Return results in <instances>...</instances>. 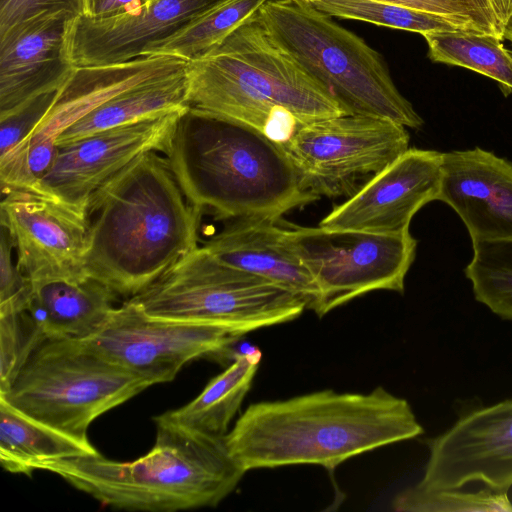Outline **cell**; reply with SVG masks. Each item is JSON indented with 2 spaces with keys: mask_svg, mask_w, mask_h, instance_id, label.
<instances>
[{
  "mask_svg": "<svg viewBox=\"0 0 512 512\" xmlns=\"http://www.w3.org/2000/svg\"><path fill=\"white\" fill-rule=\"evenodd\" d=\"M149 386L84 339L45 337L0 398L26 416L91 444L90 424Z\"/></svg>",
  "mask_w": 512,
  "mask_h": 512,
  "instance_id": "7",
  "label": "cell"
},
{
  "mask_svg": "<svg viewBox=\"0 0 512 512\" xmlns=\"http://www.w3.org/2000/svg\"><path fill=\"white\" fill-rule=\"evenodd\" d=\"M428 460L415 485L461 489L469 483L508 492L512 486V398L466 411L427 441Z\"/></svg>",
  "mask_w": 512,
  "mask_h": 512,
  "instance_id": "13",
  "label": "cell"
},
{
  "mask_svg": "<svg viewBox=\"0 0 512 512\" xmlns=\"http://www.w3.org/2000/svg\"><path fill=\"white\" fill-rule=\"evenodd\" d=\"M29 281L28 311L46 337L91 336L105 323L118 296L88 276Z\"/></svg>",
  "mask_w": 512,
  "mask_h": 512,
  "instance_id": "21",
  "label": "cell"
},
{
  "mask_svg": "<svg viewBox=\"0 0 512 512\" xmlns=\"http://www.w3.org/2000/svg\"><path fill=\"white\" fill-rule=\"evenodd\" d=\"M62 10L79 15L78 0H0V35L25 20Z\"/></svg>",
  "mask_w": 512,
  "mask_h": 512,
  "instance_id": "34",
  "label": "cell"
},
{
  "mask_svg": "<svg viewBox=\"0 0 512 512\" xmlns=\"http://www.w3.org/2000/svg\"><path fill=\"white\" fill-rule=\"evenodd\" d=\"M261 357L262 353L256 347L237 354L234 361L210 380L196 398L161 415L187 429L224 438L251 388Z\"/></svg>",
  "mask_w": 512,
  "mask_h": 512,
  "instance_id": "22",
  "label": "cell"
},
{
  "mask_svg": "<svg viewBox=\"0 0 512 512\" xmlns=\"http://www.w3.org/2000/svg\"><path fill=\"white\" fill-rule=\"evenodd\" d=\"M202 247L219 262L289 289L312 310L319 298L309 270L293 250L287 228L266 218H237L206 240Z\"/></svg>",
  "mask_w": 512,
  "mask_h": 512,
  "instance_id": "20",
  "label": "cell"
},
{
  "mask_svg": "<svg viewBox=\"0 0 512 512\" xmlns=\"http://www.w3.org/2000/svg\"><path fill=\"white\" fill-rule=\"evenodd\" d=\"M187 65L180 57L150 55L123 63L74 67L29 140L56 144L62 132L95 108L138 86L184 73Z\"/></svg>",
  "mask_w": 512,
  "mask_h": 512,
  "instance_id": "19",
  "label": "cell"
},
{
  "mask_svg": "<svg viewBox=\"0 0 512 512\" xmlns=\"http://www.w3.org/2000/svg\"><path fill=\"white\" fill-rule=\"evenodd\" d=\"M303 4L309 0H288ZM450 18L469 31L490 33L474 8L465 0H381Z\"/></svg>",
  "mask_w": 512,
  "mask_h": 512,
  "instance_id": "33",
  "label": "cell"
},
{
  "mask_svg": "<svg viewBox=\"0 0 512 512\" xmlns=\"http://www.w3.org/2000/svg\"><path fill=\"white\" fill-rule=\"evenodd\" d=\"M504 39L512 44V12L503 29V40Z\"/></svg>",
  "mask_w": 512,
  "mask_h": 512,
  "instance_id": "37",
  "label": "cell"
},
{
  "mask_svg": "<svg viewBox=\"0 0 512 512\" xmlns=\"http://www.w3.org/2000/svg\"><path fill=\"white\" fill-rule=\"evenodd\" d=\"M439 200L466 226L471 241L512 239V163L482 148L443 153Z\"/></svg>",
  "mask_w": 512,
  "mask_h": 512,
  "instance_id": "18",
  "label": "cell"
},
{
  "mask_svg": "<svg viewBox=\"0 0 512 512\" xmlns=\"http://www.w3.org/2000/svg\"><path fill=\"white\" fill-rule=\"evenodd\" d=\"M46 336L28 310L0 314V394Z\"/></svg>",
  "mask_w": 512,
  "mask_h": 512,
  "instance_id": "31",
  "label": "cell"
},
{
  "mask_svg": "<svg viewBox=\"0 0 512 512\" xmlns=\"http://www.w3.org/2000/svg\"><path fill=\"white\" fill-rule=\"evenodd\" d=\"M57 91L45 93L0 118V183L7 188L40 189L28 163L29 137L52 106Z\"/></svg>",
  "mask_w": 512,
  "mask_h": 512,
  "instance_id": "28",
  "label": "cell"
},
{
  "mask_svg": "<svg viewBox=\"0 0 512 512\" xmlns=\"http://www.w3.org/2000/svg\"><path fill=\"white\" fill-rule=\"evenodd\" d=\"M222 0H150L107 18H72L66 38L74 67L123 63L170 38Z\"/></svg>",
  "mask_w": 512,
  "mask_h": 512,
  "instance_id": "16",
  "label": "cell"
},
{
  "mask_svg": "<svg viewBox=\"0 0 512 512\" xmlns=\"http://www.w3.org/2000/svg\"><path fill=\"white\" fill-rule=\"evenodd\" d=\"M97 132L58 145L53 166L41 188L87 210L90 197L144 153L165 154L180 115L187 110Z\"/></svg>",
  "mask_w": 512,
  "mask_h": 512,
  "instance_id": "14",
  "label": "cell"
},
{
  "mask_svg": "<svg viewBox=\"0 0 512 512\" xmlns=\"http://www.w3.org/2000/svg\"><path fill=\"white\" fill-rule=\"evenodd\" d=\"M405 126L345 114L298 124L279 142L303 190L351 197L409 149Z\"/></svg>",
  "mask_w": 512,
  "mask_h": 512,
  "instance_id": "9",
  "label": "cell"
},
{
  "mask_svg": "<svg viewBox=\"0 0 512 512\" xmlns=\"http://www.w3.org/2000/svg\"><path fill=\"white\" fill-rule=\"evenodd\" d=\"M164 155L187 201L217 220L278 221L319 199L302 189L279 142L201 109L180 115Z\"/></svg>",
  "mask_w": 512,
  "mask_h": 512,
  "instance_id": "3",
  "label": "cell"
},
{
  "mask_svg": "<svg viewBox=\"0 0 512 512\" xmlns=\"http://www.w3.org/2000/svg\"><path fill=\"white\" fill-rule=\"evenodd\" d=\"M269 0H222L145 56L171 55L192 61L217 48Z\"/></svg>",
  "mask_w": 512,
  "mask_h": 512,
  "instance_id": "26",
  "label": "cell"
},
{
  "mask_svg": "<svg viewBox=\"0 0 512 512\" xmlns=\"http://www.w3.org/2000/svg\"><path fill=\"white\" fill-rule=\"evenodd\" d=\"M479 14L490 32L503 39L504 26L512 12V0H465Z\"/></svg>",
  "mask_w": 512,
  "mask_h": 512,
  "instance_id": "35",
  "label": "cell"
},
{
  "mask_svg": "<svg viewBox=\"0 0 512 512\" xmlns=\"http://www.w3.org/2000/svg\"><path fill=\"white\" fill-rule=\"evenodd\" d=\"M242 336L216 325L151 318L127 300L84 340L154 385L173 380L188 362L225 351Z\"/></svg>",
  "mask_w": 512,
  "mask_h": 512,
  "instance_id": "11",
  "label": "cell"
},
{
  "mask_svg": "<svg viewBox=\"0 0 512 512\" xmlns=\"http://www.w3.org/2000/svg\"><path fill=\"white\" fill-rule=\"evenodd\" d=\"M1 191V226L10 235L23 273L30 280L86 276L87 210L43 189Z\"/></svg>",
  "mask_w": 512,
  "mask_h": 512,
  "instance_id": "12",
  "label": "cell"
},
{
  "mask_svg": "<svg viewBox=\"0 0 512 512\" xmlns=\"http://www.w3.org/2000/svg\"><path fill=\"white\" fill-rule=\"evenodd\" d=\"M98 453L92 444L32 419L0 398V461L6 471L31 475L52 460Z\"/></svg>",
  "mask_w": 512,
  "mask_h": 512,
  "instance_id": "24",
  "label": "cell"
},
{
  "mask_svg": "<svg viewBox=\"0 0 512 512\" xmlns=\"http://www.w3.org/2000/svg\"><path fill=\"white\" fill-rule=\"evenodd\" d=\"M303 4L331 17L360 20L422 36L469 31L450 18L381 0H309Z\"/></svg>",
  "mask_w": 512,
  "mask_h": 512,
  "instance_id": "27",
  "label": "cell"
},
{
  "mask_svg": "<svg viewBox=\"0 0 512 512\" xmlns=\"http://www.w3.org/2000/svg\"><path fill=\"white\" fill-rule=\"evenodd\" d=\"M464 273L475 299L501 319L512 321V239L473 242Z\"/></svg>",
  "mask_w": 512,
  "mask_h": 512,
  "instance_id": "29",
  "label": "cell"
},
{
  "mask_svg": "<svg viewBox=\"0 0 512 512\" xmlns=\"http://www.w3.org/2000/svg\"><path fill=\"white\" fill-rule=\"evenodd\" d=\"M287 237L318 287L312 311L319 317L371 291L402 293L417 248L409 230L372 233L291 226Z\"/></svg>",
  "mask_w": 512,
  "mask_h": 512,
  "instance_id": "10",
  "label": "cell"
},
{
  "mask_svg": "<svg viewBox=\"0 0 512 512\" xmlns=\"http://www.w3.org/2000/svg\"><path fill=\"white\" fill-rule=\"evenodd\" d=\"M188 106L239 121L277 142L301 123L347 114L267 30L257 13L188 61Z\"/></svg>",
  "mask_w": 512,
  "mask_h": 512,
  "instance_id": "4",
  "label": "cell"
},
{
  "mask_svg": "<svg viewBox=\"0 0 512 512\" xmlns=\"http://www.w3.org/2000/svg\"><path fill=\"white\" fill-rule=\"evenodd\" d=\"M128 300L151 318L216 325L241 335L292 321L308 309L303 296L225 265L202 246Z\"/></svg>",
  "mask_w": 512,
  "mask_h": 512,
  "instance_id": "8",
  "label": "cell"
},
{
  "mask_svg": "<svg viewBox=\"0 0 512 512\" xmlns=\"http://www.w3.org/2000/svg\"><path fill=\"white\" fill-rule=\"evenodd\" d=\"M398 512H512L508 492L484 486L478 491L426 490L416 485L398 492L392 502Z\"/></svg>",
  "mask_w": 512,
  "mask_h": 512,
  "instance_id": "30",
  "label": "cell"
},
{
  "mask_svg": "<svg viewBox=\"0 0 512 512\" xmlns=\"http://www.w3.org/2000/svg\"><path fill=\"white\" fill-rule=\"evenodd\" d=\"M75 16L66 10L44 13L0 35V118L66 82L74 69L66 38Z\"/></svg>",
  "mask_w": 512,
  "mask_h": 512,
  "instance_id": "17",
  "label": "cell"
},
{
  "mask_svg": "<svg viewBox=\"0 0 512 512\" xmlns=\"http://www.w3.org/2000/svg\"><path fill=\"white\" fill-rule=\"evenodd\" d=\"M187 70V69H186ZM186 71L138 86L110 99L67 128L56 144L63 145L97 132L159 117L188 108Z\"/></svg>",
  "mask_w": 512,
  "mask_h": 512,
  "instance_id": "23",
  "label": "cell"
},
{
  "mask_svg": "<svg viewBox=\"0 0 512 512\" xmlns=\"http://www.w3.org/2000/svg\"><path fill=\"white\" fill-rule=\"evenodd\" d=\"M443 153L409 148L353 196L334 207L319 226L332 230L397 233L413 216L439 200Z\"/></svg>",
  "mask_w": 512,
  "mask_h": 512,
  "instance_id": "15",
  "label": "cell"
},
{
  "mask_svg": "<svg viewBox=\"0 0 512 512\" xmlns=\"http://www.w3.org/2000/svg\"><path fill=\"white\" fill-rule=\"evenodd\" d=\"M433 62L470 69L498 82L505 95L512 93V51L503 39L471 31L426 34Z\"/></svg>",
  "mask_w": 512,
  "mask_h": 512,
  "instance_id": "25",
  "label": "cell"
},
{
  "mask_svg": "<svg viewBox=\"0 0 512 512\" xmlns=\"http://www.w3.org/2000/svg\"><path fill=\"white\" fill-rule=\"evenodd\" d=\"M83 271L131 298L198 247L202 211L191 205L166 157L142 154L88 202Z\"/></svg>",
  "mask_w": 512,
  "mask_h": 512,
  "instance_id": "1",
  "label": "cell"
},
{
  "mask_svg": "<svg viewBox=\"0 0 512 512\" xmlns=\"http://www.w3.org/2000/svg\"><path fill=\"white\" fill-rule=\"evenodd\" d=\"M150 0H78L79 15L89 18L117 16L148 3Z\"/></svg>",
  "mask_w": 512,
  "mask_h": 512,
  "instance_id": "36",
  "label": "cell"
},
{
  "mask_svg": "<svg viewBox=\"0 0 512 512\" xmlns=\"http://www.w3.org/2000/svg\"><path fill=\"white\" fill-rule=\"evenodd\" d=\"M154 421L155 444L134 461L110 460L98 453L52 460L41 469L102 504L129 511L214 507L236 488L246 471L224 438L187 429L162 415Z\"/></svg>",
  "mask_w": 512,
  "mask_h": 512,
  "instance_id": "5",
  "label": "cell"
},
{
  "mask_svg": "<svg viewBox=\"0 0 512 512\" xmlns=\"http://www.w3.org/2000/svg\"><path fill=\"white\" fill-rule=\"evenodd\" d=\"M14 249L10 235L1 226L0 241V314L28 310L30 281L12 260Z\"/></svg>",
  "mask_w": 512,
  "mask_h": 512,
  "instance_id": "32",
  "label": "cell"
},
{
  "mask_svg": "<svg viewBox=\"0 0 512 512\" xmlns=\"http://www.w3.org/2000/svg\"><path fill=\"white\" fill-rule=\"evenodd\" d=\"M257 16L272 36L334 95L347 114L424 124L400 93L381 54L316 8L269 0Z\"/></svg>",
  "mask_w": 512,
  "mask_h": 512,
  "instance_id": "6",
  "label": "cell"
},
{
  "mask_svg": "<svg viewBox=\"0 0 512 512\" xmlns=\"http://www.w3.org/2000/svg\"><path fill=\"white\" fill-rule=\"evenodd\" d=\"M423 432L409 402L378 386L369 393L322 390L251 404L224 441L246 472L303 464L334 470Z\"/></svg>",
  "mask_w": 512,
  "mask_h": 512,
  "instance_id": "2",
  "label": "cell"
}]
</instances>
